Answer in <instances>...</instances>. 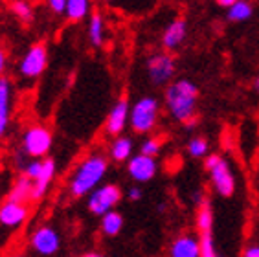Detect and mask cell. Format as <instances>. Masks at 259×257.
I'll use <instances>...</instances> for the list:
<instances>
[{"label":"cell","instance_id":"obj_1","mask_svg":"<svg viewBox=\"0 0 259 257\" xmlns=\"http://www.w3.org/2000/svg\"><path fill=\"white\" fill-rule=\"evenodd\" d=\"M110 160L103 153H89L87 156L75 163L66 182V189L72 198L87 197L92 189L103 184L105 177L109 173Z\"/></svg>","mask_w":259,"mask_h":257},{"label":"cell","instance_id":"obj_2","mask_svg":"<svg viewBox=\"0 0 259 257\" xmlns=\"http://www.w3.org/2000/svg\"><path fill=\"white\" fill-rule=\"evenodd\" d=\"M199 92V87L191 79H173L167 83L164 89V105L167 114L182 125L197 118Z\"/></svg>","mask_w":259,"mask_h":257},{"label":"cell","instance_id":"obj_3","mask_svg":"<svg viewBox=\"0 0 259 257\" xmlns=\"http://www.w3.org/2000/svg\"><path fill=\"white\" fill-rule=\"evenodd\" d=\"M204 171L208 173L211 188L219 197H234L237 191V178L232 169V163L223 154L209 153L208 156H204Z\"/></svg>","mask_w":259,"mask_h":257},{"label":"cell","instance_id":"obj_4","mask_svg":"<svg viewBox=\"0 0 259 257\" xmlns=\"http://www.w3.org/2000/svg\"><path fill=\"white\" fill-rule=\"evenodd\" d=\"M160 119V101L155 96H142L131 105L129 125L136 134H149L158 125Z\"/></svg>","mask_w":259,"mask_h":257},{"label":"cell","instance_id":"obj_5","mask_svg":"<svg viewBox=\"0 0 259 257\" xmlns=\"http://www.w3.org/2000/svg\"><path fill=\"white\" fill-rule=\"evenodd\" d=\"M54 147V133L45 123H31L20 136V153L28 158H46Z\"/></svg>","mask_w":259,"mask_h":257},{"label":"cell","instance_id":"obj_6","mask_svg":"<svg viewBox=\"0 0 259 257\" xmlns=\"http://www.w3.org/2000/svg\"><path fill=\"white\" fill-rule=\"evenodd\" d=\"M121 198H123V191L118 184H100L98 188L87 195V209L96 217H101L103 213L118 208Z\"/></svg>","mask_w":259,"mask_h":257},{"label":"cell","instance_id":"obj_7","mask_svg":"<svg viewBox=\"0 0 259 257\" xmlns=\"http://www.w3.org/2000/svg\"><path fill=\"white\" fill-rule=\"evenodd\" d=\"M145 72L147 79L153 87H165L175 79L177 74V63L171 52H155L145 59Z\"/></svg>","mask_w":259,"mask_h":257},{"label":"cell","instance_id":"obj_8","mask_svg":"<svg viewBox=\"0 0 259 257\" xmlns=\"http://www.w3.org/2000/svg\"><path fill=\"white\" fill-rule=\"evenodd\" d=\"M48 61H50V57H48V46H46V42H33L22 54L17 70H19L22 79H39L40 75L46 72V68H48Z\"/></svg>","mask_w":259,"mask_h":257},{"label":"cell","instance_id":"obj_9","mask_svg":"<svg viewBox=\"0 0 259 257\" xmlns=\"http://www.w3.org/2000/svg\"><path fill=\"white\" fill-rule=\"evenodd\" d=\"M28 246L39 257H55L61 252L63 239H61L57 228L50 226V224H40L30 233Z\"/></svg>","mask_w":259,"mask_h":257},{"label":"cell","instance_id":"obj_10","mask_svg":"<svg viewBox=\"0 0 259 257\" xmlns=\"http://www.w3.org/2000/svg\"><path fill=\"white\" fill-rule=\"evenodd\" d=\"M125 167H127V175L135 184H147L151 182L153 178L158 173V162H156L155 156H147L144 153H136L133 154L127 162H125Z\"/></svg>","mask_w":259,"mask_h":257},{"label":"cell","instance_id":"obj_11","mask_svg":"<svg viewBox=\"0 0 259 257\" xmlns=\"http://www.w3.org/2000/svg\"><path fill=\"white\" fill-rule=\"evenodd\" d=\"M129 112H131V103L129 99L121 96L114 101V105L110 107L107 118H105L103 131L107 136L114 138L125 133V128L129 127Z\"/></svg>","mask_w":259,"mask_h":257},{"label":"cell","instance_id":"obj_12","mask_svg":"<svg viewBox=\"0 0 259 257\" xmlns=\"http://www.w3.org/2000/svg\"><path fill=\"white\" fill-rule=\"evenodd\" d=\"M28 217H30L28 202H17V200L6 198L4 202L0 204V226L17 230V228L24 226Z\"/></svg>","mask_w":259,"mask_h":257},{"label":"cell","instance_id":"obj_13","mask_svg":"<svg viewBox=\"0 0 259 257\" xmlns=\"http://www.w3.org/2000/svg\"><path fill=\"white\" fill-rule=\"evenodd\" d=\"M55 177H57V162L50 156H46V158H42V169H40L39 177L33 180L31 202H40L46 197V193L50 191Z\"/></svg>","mask_w":259,"mask_h":257},{"label":"cell","instance_id":"obj_14","mask_svg":"<svg viewBox=\"0 0 259 257\" xmlns=\"http://www.w3.org/2000/svg\"><path fill=\"white\" fill-rule=\"evenodd\" d=\"M13 98L15 89L10 77H0V140L4 138L11 123V109H13Z\"/></svg>","mask_w":259,"mask_h":257},{"label":"cell","instance_id":"obj_15","mask_svg":"<svg viewBox=\"0 0 259 257\" xmlns=\"http://www.w3.org/2000/svg\"><path fill=\"white\" fill-rule=\"evenodd\" d=\"M169 257H200V239L193 233H180L169 242Z\"/></svg>","mask_w":259,"mask_h":257},{"label":"cell","instance_id":"obj_16","mask_svg":"<svg viewBox=\"0 0 259 257\" xmlns=\"http://www.w3.org/2000/svg\"><path fill=\"white\" fill-rule=\"evenodd\" d=\"M186 37H188V22H186V19L179 17V19L171 20L169 24L164 28L162 37H160V42H162L164 50L173 52V50H177L184 42Z\"/></svg>","mask_w":259,"mask_h":257},{"label":"cell","instance_id":"obj_17","mask_svg":"<svg viewBox=\"0 0 259 257\" xmlns=\"http://www.w3.org/2000/svg\"><path fill=\"white\" fill-rule=\"evenodd\" d=\"M135 154V140L131 136H114L109 145V160L116 163H125Z\"/></svg>","mask_w":259,"mask_h":257},{"label":"cell","instance_id":"obj_18","mask_svg":"<svg viewBox=\"0 0 259 257\" xmlns=\"http://www.w3.org/2000/svg\"><path fill=\"white\" fill-rule=\"evenodd\" d=\"M105 35H107V26H105V17L100 11H92L89 15V24H87V37L89 42L94 48H101L105 45Z\"/></svg>","mask_w":259,"mask_h":257},{"label":"cell","instance_id":"obj_19","mask_svg":"<svg viewBox=\"0 0 259 257\" xmlns=\"http://www.w3.org/2000/svg\"><path fill=\"white\" fill-rule=\"evenodd\" d=\"M125 226V219L118 209H110L100 217V232L105 237H118Z\"/></svg>","mask_w":259,"mask_h":257},{"label":"cell","instance_id":"obj_20","mask_svg":"<svg viewBox=\"0 0 259 257\" xmlns=\"http://www.w3.org/2000/svg\"><path fill=\"white\" fill-rule=\"evenodd\" d=\"M213 224H215V211L213 206L206 198L204 202L197 206V213H195V228L199 233L204 232H213Z\"/></svg>","mask_w":259,"mask_h":257},{"label":"cell","instance_id":"obj_21","mask_svg":"<svg viewBox=\"0 0 259 257\" xmlns=\"http://www.w3.org/2000/svg\"><path fill=\"white\" fill-rule=\"evenodd\" d=\"M31 188H33V180L20 173L8 193V198L17 202H31Z\"/></svg>","mask_w":259,"mask_h":257},{"label":"cell","instance_id":"obj_22","mask_svg":"<svg viewBox=\"0 0 259 257\" xmlns=\"http://www.w3.org/2000/svg\"><path fill=\"white\" fill-rule=\"evenodd\" d=\"M92 13V0H68L65 17L70 22H83Z\"/></svg>","mask_w":259,"mask_h":257},{"label":"cell","instance_id":"obj_23","mask_svg":"<svg viewBox=\"0 0 259 257\" xmlns=\"http://www.w3.org/2000/svg\"><path fill=\"white\" fill-rule=\"evenodd\" d=\"M254 15V6L248 0H237L234 6L226 10V19L230 22H246Z\"/></svg>","mask_w":259,"mask_h":257},{"label":"cell","instance_id":"obj_24","mask_svg":"<svg viewBox=\"0 0 259 257\" xmlns=\"http://www.w3.org/2000/svg\"><path fill=\"white\" fill-rule=\"evenodd\" d=\"M186 153L195 160H204V156L209 154V140L206 136H191L190 142L186 144Z\"/></svg>","mask_w":259,"mask_h":257},{"label":"cell","instance_id":"obj_25","mask_svg":"<svg viewBox=\"0 0 259 257\" xmlns=\"http://www.w3.org/2000/svg\"><path fill=\"white\" fill-rule=\"evenodd\" d=\"M11 13L22 22V24H30L35 19V8L30 0H11L10 4Z\"/></svg>","mask_w":259,"mask_h":257},{"label":"cell","instance_id":"obj_26","mask_svg":"<svg viewBox=\"0 0 259 257\" xmlns=\"http://www.w3.org/2000/svg\"><path fill=\"white\" fill-rule=\"evenodd\" d=\"M200 239V257H223L217 250V244H215L213 233L204 232L199 233Z\"/></svg>","mask_w":259,"mask_h":257},{"label":"cell","instance_id":"obj_27","mask_svg":"<svg viewBox=\"0 0 259 257\" xmlns=\"http://www.w3.org/2000/svg\"><path fill=\"white\" fill-rule=\"evenodd\" d=\"M162 145H164L162 138H158V136H147V138L140 144L138 153H144V154H147V156H155L156 158V156L162 153Z\"/></svg>","mask_w":259,"mask_h":257},{"label":"cell","instance_id":"obj_28","mask_svg":"<svg viewBox=\"0 0 259 257\" xmlns=\"http://www.w3.org/2000/svg\"><path fill=\"white\" fill-rule=\"evenodd\" d=\"M46 2V8L50 11L52 15L59 17V15H65V10H66V2L68 0H45Z\"/></svg>","mask_w":259,"mask_h":257},{"label":"cell","instance_id":"obj_29","mask_svg":"<svg viewBox=\"0 0 259 257\" xmlns=\"http://www.w3.org/2000/svg\"><path fill=\"white\" fill-rule=\"evenodd\" d=\"M127 198H129L131 202H140V200L144 198V189H142L138 184H136V186L129 188V191H127Z\"/></svg>","mask_w":259,"mask_h":257},{"label":"cell","instance_id":"obj_30","mask_svg":"<svg viewBox=\"0 0 259 257\" xmlns=\"http://www.w3.org/2000/svg\"><path fill=\"white\" fill-rule=\"evenodd\" d=\"M241 257H259V242H252L248 246H244Z\"/></svg>","mask_w":259,"mask_h":257},{"label":"cell","instance_id":"obj_31","mask_svg":"<svg viewBox=\"0 0 259 257\" xmlns=\"http://www.w3.org/2000/svg\"><path fill=\"white\" fill-rule=\"evenodd\" d=\"M6 70H8V52L0 45V77L6 74Z\"/></svg>","mask_w":259,"mask_h":257},{"label":"cell","instance_id":"obj_32","mask_svg":"<svg viewBox=\"0 0 259 257\" xmlns=\"http://www.w3.org/2000/svg\"><path fill=\"white\" fill-rule=\"evenodd\" d=\"M206 193L202 191V189H197V191H193L191 193V200L195 202V206H199V204H202L206 200Z\"/></svg>","mask_w":259,"mask_h":257},{"label":"cell","instance_id":"obj_33","mask_svg":"<svg viewBox=\"0 0 259 257\" xmlns=\"http://www.w3.org/2000/svg\"><path fill=\"white\" fill-rule=\"evenodd\" d=\"M237 0H215V4L219 6V8H225V10H228L230 6H234Z\"/></svg>","mask_w":259,"mask_h":257},{"label":"cell","instance_id":"obj_34","mask_svg":"<svg viewBox=\"0 0 259 257\" xmlns=\"http://www.w3.org/2000/svg\"><path fill=\"white\" fill-rule=\"evenodd\" d=\"M252 90H254L255 94L259 96V75H255L254 81H252Z\"/></svg>","mask_w":259,"mask_h":257},{"label":"cell","instance_id":"obj_35","mask_svg":"<svg viewBox=\"0 0 259 257\" xmlns=\"http://www.w3.org/2000/svg\"><path fill=\"white\" fill-rule=\"evenodd\" d=\"M79 257H101V253H98V252H85V253H81Z\"/></svg>","mask_w":259,"mask_h":257},{"label":"cell","instance_id":"obj_36","mask_svg":"<svg viewBox=\"0 0 259 257\" xmlns=\"http://www.w3.org/2000/svg\"><path fill=\"white\" fill-rule=\"evenodd\" d=\"M100 4H112V2H116V0H98Z\"/></svg>","mask_w":259,"mask_h":257},{"label":"cell","instance_id":"obj_37","mask_svg":"<svg viewBox=\"0 0 259 257\" xmlns=\"http://www.w3.org/2000/svg\"><path fill=\"white\" fill-rule=\"evenodd\" d=\"M11 257H24V255H20V253H17V255H11Z\"/></svg>","mask_w":259,"mask_h":257},{"label":"cell","instance_id":"obj_38","mask_svg":"<svg viewBox=\"0 0 259 257\" xmlns=\"http://www.w3.org/2000/svg\"><path fill=\"white\" fill-rule=\"evenodd\" d=\"M101 257H105V255H101Z\"/></svg>","mask_w":259,"mask_h":257}]
</instances>
